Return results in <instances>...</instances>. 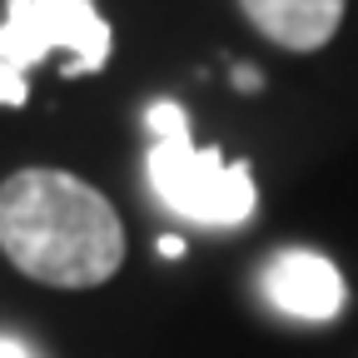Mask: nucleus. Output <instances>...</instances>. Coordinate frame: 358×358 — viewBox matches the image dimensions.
<instances>
[{
	"instance_id": "0eeeda50",
	"label": "nucleus",
	"mask_w": 358,
	"mask_h": 358,
	"mask_svg": "<svg viewBox=\"0 0 358 358\" xmlns=\"http://www.w3.org/2000/svg\"><path fill=\"white\" fill-rule=\"evenodd\" d=\"M0 358H35L20 338H10V334H0Z\"/></svg>"
},
{
	"instance_id": "f257e3e1",
	"label": "nucleus",
	"mask_w": 358,
	"mask_h": 358,
	"mask_svg": "<svg viewBox=\"0 0 358 358\" xmlns=\"http://www.w3.org/2000/svg\"><path fill=\"white\" fill-rule=\"evenodd\" d=\"M0 254L50 289H95L124 264L115 204L65 169H15L0 185Z\"/></svg>"
},
{
	"instance_id": "20e7f679",
	"label": "nucleus",
	"mask_w": 358,
	"mask_h": 358,
	"mask_svg": "<svg viewBox=\"0 0 358 358\" xmlns=\"http://www.w3.org/2000/svg\"><path fill=\"white\" fill-rule=\"evenodd\" d=\"M264 294L279 313L303 324H329L338 319V308L348 299L343 274L313 249H279L264 264Z\"/></svg>"
},
{
	"instance_id": "7ed1b4c3",
	"label": "nucleus",
	"mask_w": 358,
	"mask_h": 358,
	"mask_svg": "<svg viewBox=\"0 0 358 358\" xmlns=\"http://www.w3.org/2000/svg\"><path fill=\"white\" fill-rule=\"evenodd\" d=\"M115 30L95 0H6L0 20V105L20 110L30 100V75L55 50L65 75H95L110 60Z\"/></svg>"
},
{
	"instance_id": "39448f33",
	"label": "nucleus",
	"mask_w": 358,
	"mask_h": 358,
	"mask_svg": "<svg viewBox=\"0 0 358 358\" xmlns=\"http://www.w3.org/2000/svg\"><path fill=\"white\" fill-rule=\"evenodd\" d=\"M343 6L348 0H239L249 25L294 55L324 50L343 25Z\"/></svg>"
},
{
	"instance_id": "6e6552de",
	"label": "nucleus",
	"mask_w": 358,
	"mask_h": 358,
	"mask_svg": "<svg viewBox=\"0 0 358 358\" xmlns=\"http://www.w3.org/2000/svg\"><path fill=\"white\" fill-rule=\"evenodd\" d=\"M159 254H164V259H185V239H179V234H164V239H159Z\"/></svg>"
},
{
	"instance_id": "f03ea898",
	"label": "nucleus",
	"mask_w": 358,
	"mask_h": 358,
	"mask_svg": "<svg viewBox=\"0 0 358 358\" xmlns=\"http://www.w3.org/2000/svg\"><path fill=\"white\" fill-rule=\"evenodd\" d=\"M145 124L155 134L150 145V189L155 199L204 229H239L254 219L259 189H254V169L244 159H224L209 145H194L189 120L174 100H155L145 110Z\"/></svg>"
},
{
	"instance_id": "423d86ee",
	"label": "nucleus",
	"mask_w": 358,
	"mask_h": 358,
	"mask_svg": "<svg viewBox=\"0 0 358 358\" xmlns=\"http://www.w3.org/2000/svg\"><path fill=\"white\" fill-rule=\"evenodd\" d=\"M234 85L244 90V95H259V90H264V75H259L254 65H234Z\"/></svg>"
}]
</instances>
